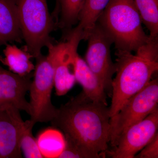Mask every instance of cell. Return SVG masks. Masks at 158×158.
<instances>
[{
  "label": "cell",
  "instance_id": "20",
  "mask_svg": "<svg viewBox=\"0 0 158 158\" xmlns=\"http://www.w3.org/2000/svg\"><path fill=\"white\" fill-rule=\"evenodd\" d=\"M65 148L59 158H95L94 156L71 138L65 136Z\"/></svg>",
  "mask_w": 158,
  "mask_h": 158
},
{
  "label": "cell",
  "instance_id": "6",
  "mask_svg": "<svg viewBox=\"0 0 158 158\" xmlns=\"http://www.w3.org/2000/svg\"><path fill=\"white\" fill-rule=\"evenodd\" d=\"M35 59L34 80L29 89V115L34 123L48 122L55 118L58 111L51 99L54 87V69L48 56L41 54Z\"/></svg>",
  "mask_w": 158,
  "mask_h": 158
},
{
  "label": "cell",
  "instance_id": "13",
  "mask_svg": "<svg viewBox=\"0 0 158 158\" xmlns=\"http://www.w3.org/2000/svg\"><path fill=\"white\" fill-rule=\"evenodd\" d=\"M75 76L76 82L82 86L81 93L85 97L92 101L108 105L107 94L103 85L78 54L76 61Z\"/></svg>",
  "mask_w": 158,
  "mask_h": 158
},
{
  "label": "cell",
  "instance_id": "8",
  "mask_svg": "<svg viewBox=\"0 0 158 158\" xmlns=\"http://www.w3.org/2000/svg\"><path fill=\"white\" fill-rule=\"evenodd\" d=\"M85 61L104 85L108 96L112 95L113 77L116 73V63L111 58L110 48L113 41L97 23L88 37Z\"/></svg>",
  "mask_w": 158,
  "mask_h": 158
},
{
  "label": "cell",
  "instance_id": "4",
  "mask_svg": "<svg viewBox=\"0 0 158 158\" xmlns=\"http://www.w3.org/2000/svg\"><path fill=\"white\" fill-rule=\"evenodd\" d=\"M26 50L36 58L44 47L54 44L51 34L58 27L49 11L47 0H16Z\"/></svg>",
  "mask_w": 158,
  "mask_h": 158
},
{
  "label": "cell",
  "instance_id": "12",
  "mask_svg": "<svg viewBox=\"0 0 158 158\" xmlns=\"http://www.w3.org/2000/svg\"><path fill=\"white\" fill-rule=\"evenodd\" d=\"M23 40L16 0H0V47Z\"/></svg>",
  "mask_w": 158,
  "mask_h": 158
},
{
  "label": "cell",
  "instance_id": "16",
  "mask_svg": "<svg viewBox=\"0 0 158 158\" xmlns=\"http://www.w3.org/2000/svg\"><path fill=\"white\" fill-rule=\"evenodd\" d=\"M36 139L43 158H59L65 148V135L56 128L43 130Z\"/></svg>",
  "mask_w": 158,
  "mask_h": 158
},
{
  "label": "cell",
  "instance_id": "10",
  "mask_svg": "<svg viewBox=\"0 0 158 158\" xmlns=\"http://www.w3.org/2000/svg\"><path fill=\"white\" fill-rule=\"evenodd\" d=\"M20 112L13 105L0 106V158L22 157L20 144L27 121Z\"/></svg>",
  "mask_w": 158,
  "mask_h": 158
},
{
  "label": "cell",
  "instance_id": "18",
  "mask_svg": "<svg viewBox=\"0 0 158 158\" xmlns=\"http://www.w3.org/2000/svg\"><path fill=\"white\" fill-rule=\"evenodd\" d=\"M149 37L158 38V0H133Z\"/></svg>",
  "mask_w": 158,
  "mask_h": 158
},
{
  "label": "cell",
  "instance_id": "15",
  "mask_svg": "<svg viewBox=\"0 0 158 158\" xmlns=\"http://www.w3.org/2000/svg\"><path fill=\"white\" fill-rule=\"evenodd\" d=\"M4 50L5 58L2 62L9 67L10 71L21 76L29 75L34 70L35 65L31 61L33 56L27 50L7 44Z\"/></svg>",
  "mask_w": 158,
  "mask_h": 158
},
{
  "label": "cell",
  "instance_id": "19",
  "mask_svg": "<svg viewBox=\"0 0 158 158\" xmlns=\"http://www.w3.org/2000/svg\"><path fill=\"white\" fill-rule=\"evenodd\" d=\"M25 130L21 139L20 149L25 157L27 158H43L40 151L37 139L32 133L33 127L35 123L31 119L27 120Z\"/></svg>",
  "mask_w": 158,
  "mask_h": 158
},
{
  "label": "cell",
  "instance_id": "17",
  "mask_svg": "<svg viewBox=\"0 0 158 158\" xmlns=\"http://www.w3.org/2000/svg\"><path fill=\"white\" fill-rule=\"evenodd\" d=\"M85 0H56L55 9L59 11L58 26L66 31V34L73 27L78 23L79 15Z\"/></svg>",
  "mask_w": 158,
  "mask_h": 158
},
{
  "label": "cell",
  "instance_id": "9",
  "mask_svg": "<svg viewBox=\"0 0 158 158\" xmlns=\"http://www.w3.org/2000/svg\"><path fill=\"white\" fill-rule=\"evenodd\" d=\"M158 109L141 121L130 127L106 155L113 158H135L158 133Z\"/></svg>",
  "mask_w": 158,
  "mask_h": 158
},
{
  "label": "cell",
  "instance_id": "11",
  "mask_svg": "<svg viewBox=\"0 0 158 158\" xmlns=\"http://www.w3.org/2000/svg\"><path fill=\"white\" fill-rule=\"evenodd\" d=\"M31 81L30 75L21 76L0 65V106L13 105L30 114V106L26 99Z\"/></svg>",
  "mask_w": 158,
  "mask_h": 158
},
{
  "label": "cell",
  "instance_id": "3",
  "mask_svg": "<svg viewBox=\"0 0 158 158\" xmlns=\"http://www.w3.org/2000/svg\"><path fill=\"white\" fill-rule=\"evenodd\" d=\"M116 50L136 52L151 38L145 34L133 0H110L98 20Z\"/></svg>",
  "mask_w": 158,
  "mask_h": 158
},
{
  "label": "cell",
  "instance_id": "21",
  "mask_svg": "<svg viewBox=\"0 0 158 158\" xmlns=\"http://www.w3.org/2000/svg\"><path fill=\"white\" fill-rule=\"evenodd\" d=\"M136 158H158V133L135 156Z\"/></svg>",
  "mask_w": 158,
  "mask_h": 158
},
{
  "label": "cell",
  "instance_id": "7",
  "mask_svg": "<svg viewBox=\"0 0 158 158\" xmlns=\"http://www.w3.org/2000/svg\"><path fill=\"white\" fill-rule=\"evenodd\" d=\"M65 42L49 46L48 55L54 71V87L56 94L63 96L76 83L75 71L78 47L82 40L81 34L72 29L66 35Z\"/></svg>",
  "mask_w": 158,
  "mask_h": 158
},
{
  "label": "cell",
  "instance_id": "22",
  "mask_svg": "<svg viewBox=\"0 0 158 158\" xmlns=\"http://www.w3.org/2000/svg\"><path fill=\"white\" fill-rule=\"evenodd\" d=\"M3 58L1 56H0V62H2V59Z\"/></svg>",
  "mask_w": 158,
  "mask_h": 158
},
{
  "label": "cell",
  "instance_id": "1",
  "mask_svg": "<svg viewBox=\"0 0 158 158\" xmlns=\"http://www.w3.org/2000/svg\"><path fill=\"white\" fill-rule=\"evenodd\" d=\"M110 108L82 93L58 109L51 122L95 158L105 157L110 139Z\"/></svg>",
  "mask_w": 158,
  "mask_h": 158
},
{
  "label": "cell",
  "instance_id": "14",
  "mask_svg": "<svg viewBox=\"0 0 158 158\" xmlns=\"http://www.w3.org/2000/svg\"><path fill=\"white\" fill-rule=\"evenodd\" d=\"M110 0H85L75 28L81 34L82 40H87L101 15Z\"/></svg>",
  "mask_w": 158,
  "mask_h": 158
},
{
  "label": "cell",
  "instance_id": "2",
  "mask_svg": "<svg viewBox=\"0 0 158 158\" xmlns=\"http://www.w3.org/2000/svg\"><path fill=\"white\" fill-rule=\"evenodd\" d=\"M133 55L116 50V76L113 80L111 117L129 99L141 91L158 70V38L151 39Z\"/></svg>",
  "mask_w": 158,
  "mask_h": 158
},
{
  "label": "cell",
  "instance_id": "5",
  "mask_svg": "<svg viewBox=\"0 0 158 158\" xmlns=\"http://www.w3.org/2000/svg\"><path fill=\"white\" fill-rule=\"evenodd\" d=\"M158 109V79H152L145 88L131 97L110 118V144L113 148L130 127L141 121Z\"/></svg>",
  "mask_w": 158,
  "mask_h": 158
}]
</instances>
